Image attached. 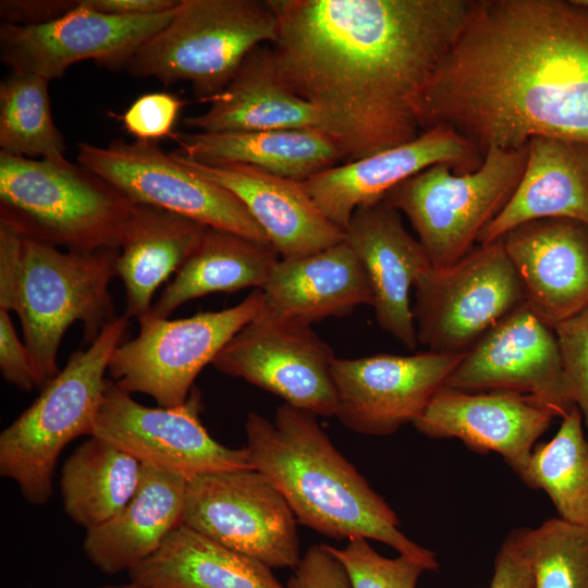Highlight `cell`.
<instances>
[{
	"label": "cell",
	"instance_id": "6da1fadb",
	"mask_svg": "<svg viewBox=\"0 0 588 588\" xmlns=\"http://www.w3.org/2000/svg\"><path fill=\"white\" fill-rule=\"evenodd\" d=\"M282 83L310 103L346 161L424 133L432 77L470 0H269Z\"/></svg>",
	"mask_w": 588,
	"mask_h": 588
},
{
	"label": "cell",
	"instance_id": "7a4b0ae2",
	"mask_svg": "<svg viewBox=\"0 0 588 588\" xmlns=\"http://www.w3.org/2000/svg\"><path fill=\"white\" fill-rule=\"evenodd\" d=\"M483 158L537 136L588 145V9L575 0H470L424 105Z\"/></svg>",
	"mask_w": 588,
	"mask_h": 588
},
{
	"label": "cell",
	"instance_id": "3957f363",
	"mask_svg": "<svg viewBox=\"0 0 588 588\" xmlns=\"http://www.w3.org/2000/svg\"><path fill=\"white\" fill-rule=\"evenodd\" d=\"M245 432L252 467L282 493L297 523L336 540L372 539L427 571L439 568L436 553L401 531L396 513L334 446L317 416L283 403L273 421L250 412Z\"/></svg>",
	"mask_w": 588,
	"mask_h": 588
},
{
	"label": "cell",
	"instance_id": "277c9868",
	"mask_svg": "<svg viewBox=\"0 0 588 588\" xmlns=\"http://www.w3.org/2000/svg\"><path fill=\"white\" fill-rule=\"evenodd\" d=\"M133 206L79 163L0 151V222L24 238L81 254L119 248Z\"/></svg>",
	"mask_w": 588,
	"mask_h": 588
},
{
	"label": "cell",
	"instance_id": "5b68a950",
	"mask_svg": "<svg viewBox=\"0 0 588 588\" xmlns=\"http://www.w3.org/2000/svg\"><path fill=\"white\" fill-rule=\"evenodd\" d=\"M125 316L107 324L0 434V474L19 486L34 505L52 494L56 464L62 450L83 434L91 436L107 380L110 358L128 328Z\"/></svg>",
	"mask_w": 588,
	"mask_h": 588
},
{
	"label": "cell",
	"instance_id": "8992f818",
	"mask_svg": "<svg viewBox=\"0 0 588 588\" xmlns=\"http://www.w3.org/2000/svg\"><path fill=\"white\" fill-rule=\"evenodd\" d=\"M279 19L269 0H181L170 22L125 65L166 85L185 81L209 101L232 81L247 56L273 44Z\"/></svg>",
	"mask_w": 588,
	"mask_h": 588
},
{
	"label": "cell",
	"instance_id": "52a82bcc",
	"mask_svg": "<svg viewBox=\"0 0 588 588\" xmlns=\"http://www.w3.org/2000/svg\"><path fill=\"white\" fill-rule=\"evenodd\" d=\"M118 255L119 248L81 254L24 238L14 313L38 388L59 373L60 343L72 323L83 324L84 343L89 345L117 318L109 285L117 277Z\"/></svg>",
	"mask_w": 588,
	"mask_h": 588
},
{
	"label": "cell",
	"instance_id": "ba28073f",
	"mask_svg": "<svg viewBox=\"0 0 588 588\" xmlns=\"http://www.w3.org/2000/svg\"><path fill=\"white\" fill-rule=\"evenodd\" d=\"M527 160L520 149L490 148L474 171L431 166L392 188L384 201L406 216L433 268L468 253L514 193Z\"/></svg>",
	"mask_w": 588,
	"mask_h": 588
},
{
	"label": "cell",
	"instance_id": "9c48e42d",
	"mask_svg": "<svg viewBox=\"0 0 588 588\" xmlns=\"http://www.w3.org/2000/svg\"><path fill=\"white\" fill-rule=\"evenodd\" d=\"M265 308L261 290L219 311L198 313L181 319H138L136 338L113 352L108 372L123 391L151 396L161 407H175L188 397L203 368L225 344Z\"/></svg>",
	"mask_w": 588,
	"mask_h": 588
},
{
	"label": "cell",
	"instance_id": "30bf717a",
	"mask_svg": "<svg viewBox=\"0 0 588 588\" xmlns=\"http://www.w3.org/2000/svg\"><path fill=\"white\" fill-rule=\"evenodd\" d=\"M418 343L428 351L464 354L493 326L525 304L502 240L478 244L445 268L430 266L414 283Z\"/></svg>",
	"mask_w": 588,
	"mask_h": 588
},
{
	"label": "cell",
	"instance_id": "8fae6325",
	"mask_svg": "<svg viewBox=\"0 0 588 588\" xmlns=\"http://www.w3.org/2000/svg\"><path fill=\"white\" fill-rule=\"evenodd\" d=\"M77 161L134 204L269 244L262 229L232 193L188 170L156 142L115 139L108 146L81 142Z\"/></svg>",
	"mask_w": 588,
	"mask_h": 588
},
{
	"label": "cell",
	"instance_id": "7c38bea8",
	"mask_svg": "<svg viewBox=\"0 0 588 588\" xmlns=\"http://www.w3.org/2000/svg\"><path fill=\"white\" fill-rule=\"evenodd\" d=\"M181 524L270 568L294 569L302 559L293 511L254 468L187 480Z\"/></svg>",
	"mask_w": 588,
	"mask_h": 588
},
{
	"label": "cell",
	"instance_id": "4fadbf2b",
	"mask_svg": "<svg viewBox=\"0 0 588 588\" xmlns=\"http://www.w3.org/2000/svg\"><path fill=\"white\" fill-rule=\"evenodd\" d=\"M201 409L196 387L179 406L149 407L108 379L91 436L186 480L253 468L246 448L230 449L210 436L200 421Z\"/></svg>",
	"mask_w": 588,
	"mask_h": 588
},
{
	"label": "cell",
	"instance_id": "5bb4252c",
	"mask_svg": "<svg viewBox=\"0 0 588 588\" xmlns=\"http://www.w3.org/2000/svg\"><path fill=\"white\" fill-rule=\"evenodd\" d=\"M335 356L311 324L261 314L238 331L211 365L314 414L335 415Z\"/></svg>",
	"mask_w": 588,
	"mask_h": 588
},
{
	"label": "cell",
	"instance_id": "9a60e30c",
	"mask_svg": "<svg viewBox=\"0 0 588 588\" xmlns=\"http://www.w3.org/2000/svg\"><path fill=\"white\" fill-rule=\"evenodd\" d=\"M464 354L427 351L335 357L331 367L334 416L360 434H393L421 416Z\"/></svg>",
	"mask_w": 588,
	"mask_h": 588
},
{
	"label": "cell",
	"instance_id": "2e32d148",
	"mask_svg": "<svg viewBox=\"0 0 588 588\" xmlns=\"http://www.w3.org/2000/svg\"><path fill=\"white\" fill-rule=\"evenodd\" d=\"M444 385L467 392L522 394L561 418L575 407L566 390L554 329L526 303L464 354Z\"/></svg>",
	"mask_w": 588,
	"mask_h": 588
},
{
	"label": "cell",
	"instance_id": "e0dca14e",
	"mask_svg": "<svg viewBox=\"0 0 588 588\" xmlns=\"http://www.w3.org/2000/svg\"><path fill=\"white\" fill-rule=\"evenodd\" d=\"M174 11L117 16L86 8L77 0L70 12L45 24L1 23L0 58L11 71L50 81L85 60L109 69L125 68L136 50L170 22Z\"/></svg>",
	"mask_w": 588,
	"mask_h": 588
},
{
	"label": "cell",
	"instance_id": "ac0fdd59",
	"mask_svg": "<svg viewBox=\"0 0 588 588\" xmlns=\"http://www.w3.org/2000/svg\"><path fill=\"white\" fill-rule=\"evenodd\" d=\"M483 158L453 130L437 125L405 144L326 169L302 185L321 212L345 231L356 209L375 205L406 179L438 164L456 173L476 170Z\"/></svg>",
	"mask_w": 588,
	"mask_h": 588
},
{
	"label": "cell",
	"instance_id": "d6986e66",
	"mask_svg": "<svg viewBox=\"0 0 588 588\" xmlns=\"http://www.w3.org/2000/svg\"><path fill=\"white\" fill-rule=\"evenodd\" d=\"M554 416L528 396L443 385L413 426L433 439L455 438L475 453H498L522 478L537 440Z\"/></svg>",
	"mask_w": 588,
	"mask_h": 588
},
{
	"label": "cell",
	"instance_id": "ffe728a7",
	"mask_svg": "<svg viewBox=\"0 0 588 588\" xmlns=\"http://www.w3.org/2000/svg\"><path fill=\"white\" fill-rule=\"evenodd\" d=\"M526 305L554 329L588 307V226L553 218L520 224L502 238Z\"/></svg>",
	"mask_w": 588,
	"mask_h": 588
},
{
	"label": "cell",
	"instance_id": "44dd1931",
	"mask_svg": "<svg viewBox=\"0 0 588 588\" xmlns=\"http://www.w3.org/2000/svg\"><path fill=\"white\" fill-rule=\"evenodd\" d=\"M344 232L367 273L379 327L416 350L409 294L419 274L431 266L424 247L384 200L356 209Z\"/></svg>",
	"mask_w": 588,
	"mask_h": 588
},
{
	"label": "cell",
	"instance_id": "7402d4cb",
	"mask_svg": "<svg viewBox=\"0 0 588 588\" xmlns=\"http://www.w3.org/2000/svg\"><path fill=\"white\" fill-rule=\"evenodd\" d=\"M172 154L188 170L232 193L281 259L305 257L345 240V232L321 212L302 182L250 166L204 164Z\"/></svg>",
	"mask_w": 588,
	"mask_h": 588
},
{
	"label": "cell",
	"instance_id": "603a6c76",
	"mask_svg": "<svg viewBox=\"0 0 588 588\" xmlns=\"http://www.w3.org/2000/svg\"><path fill=\"white\" fill-rule=\"evenodd\" d=\"M553 218L588 226V145L537 136L527 145L526 164L514 193L481 231L477 245L498 241L526 222Z\"/></svg>",
	"mask_w": 588,
	"mask_h": 588
},
{
	"label": "cell",
	"instance_id": "cb8c5ba5",
	"mask_svg": "<svg viewBox=\"0 0 588 588\" xmlns=\"http://www.w3.org/2000/svg\"><path fill=\"white\" fill-rule=\"evenodd\" d=\"M261 291L265 314L309 324L373 303L363 264L345 240L305 257L280 258Z\"/></svg>",
	"mask_w": 588,
	"mask_h": 588
},
{
	"label": "cell",
	"instance_id": "d4e9b609",
	"mask_svg": "<svg viewBox=\"0 0 588 588\" xmlns=\"http://www.w3.org/2000/svg\"><path fill=\"white\" fill-rule=\"evenodd\" d=\"M187 480L142 464L138 487L112 518L86 532L83 550L101 572H130L151 556L181 524Z\"/></svg>",
	"mask_w": 588,
	"mask_h": 588
},
{
	"label": "cell",
	"instance_id": "484cf974",
	"mask_svg": "<svg viewBox=\"0 0 588 588\" xmlns=\"http://www.w3.org/2000/svg\"><path fill=\"white\" fill-rule=\"evenodd\" d=\"M208 102L207 111L186 118L183 124L211 133L305 128L327 133L317 110L280 79L270 45L255 48L226 87Z\"/></svg>",
	"mask_w": 588,
	"mask_h": 588
},
{
	"label": "cell",
	"instance_id": "4316f807",
	"mask_svg": "<svg viewBox=\"0 0 588 588\" xmlns=\"http://www.w3.org/2000/svg\"><path fill=\"white\" fill-rule=\"evenodd\" d=\"M176 150L204 164H245L303 182L345 162L336 140L320 130L174 133Z\"/></svg>",
	"mask_w": 588,
	"mask_h": 588
},
{
	"label": "cell",
	"instance_id": "83f0119b",
	"mask_svg": "<svg viewBox=\"0 0 588 588\" xmlns=\"http://www.w3.org/2000/svg\"><path fill=\"white\" fill-rule=\"evenodd\" d=\"M208 226L176 213L134 204L115 262L127 319L149 314L152 296L199 246Z\"/></svg>",
	"mask_w": 588,
	"mask_h": 588
},
{
	"label": "cell",
	"instance_id": "f1b7e54d",
	"mask_svg": "<svg viewBox=\"0 0 588 588\" xmlns=\"http://www.w3.org/2000/svg\"><path fill=\"white\" fill-rule=\"evenodd\" d=\"M128 576L144 588H287L262 562L183 524Z\"/></svg>",
	"mask_w": 588,
	"mask_h": 588
},
{
	"label": "cell",
	"instance_id": "f546056e",
	"mask_svg": "<svg viewBox=\"0 0 588 588\" xmlns=\"http://www.w3.org/2000/svg\"><path fill=\"white\" fill-rule=\"evenodd\" d=\"M279 259L270 244L207 228L199 246L164 287L150 313L168 318L194 298L252 286L261 290Z\"/></svg>",
	"mask_w": 588,
	"mask_h": 588
},
{
	"label": "cell",
	"instance_id": "4dcf8cb0",
	"mask_svg": "<svg viewBox=\"0 0 588 588\" xmlns=\"http://www.w3.org/2000/svg\"><path fill=\"white\" fill-rule=\"evenodd\" d=\"M140 470L135 457L91 436L63 464L60 483L65 513L86 530L102 525L132 499Z\"/></svg>",
	"mask_w": 588,
	"mask_h": 588
},
{
	"label": "cell",
	"instance_id": "1f68e13d",
	"mask_svg": "<svg viewBox=\"0 0 588 588\" xmlns=\"http://www.w3.org/2000/svg\"><path fill=\"white\" fill-rule=\"evenodd\" d=\"M522 481L543 490L561 519L588 527V436L577 406L550 441L536 443Z\"/></svg>",
	"mask_w": 588,
	"mask_h": 588
},
{
	"label": "cell",
	"instance_id": "d6a6232c",
	"mask_svg": "<svg viewBox=\"0 0 588 588\" xmlns=\"http://www.w3.org/2000/svg\"><path fill=\"white\" fill-rule=\"evenodd\" d=\"M50 79L11 71L0 84V147L17 157L63 160L64 137L53 122Z\"/></svg>",
	"mask_w": 588,
	"mask_h": 588
},
{
	"label": "cell",
	"instance_id": "836d02e7",
	"mask_svg": "<svg viewBox=\"0 0 588 588\" xmlns=\"http://www.w3.org/2000/svg\"><path fill=\"white\" fill-rule=\"evenodd\" d=\"M517 529L534 588H588V527L554 517Z\"/></svg>",
	"mask_w": 588,
	"mask_h": 588
},
{
	"label": "cell",
	"instance_id": "e575fe53",
	"mask_svg": "<svg viewBox=\"0 0 588 588\" xmlns=\"http://www.w3.org/2000/svg\"><path fill=\"white\" fill-rule=\"evenodd\" d=\"M327 546L343 564L351 588H416L420 574L427 571L405 555L389 559L379 554L362 537L347 540L343 548Z\"/></svg>",
	"mask_w": 588,
	"mask_h": 588
},
{
	"label": "cell",
	"instance_id": "d590c367",
	"mask_svg": "<svg viewBox=\"0 0 588 588\" xmlns=\"http://www.w3.org/2000/svg\"><path fill=\"white\" fill-rule=\"evenodd\" d=\"M569 399L588 434V307L554 327Z\"/></svg>",
	"mask_w": 588,
	"mask_h": 588
},
{
	"label": "cell",
	"instance_id": "8d00e7d4",
	"mask_svg": "<svg viewBox=\"0 0 588 588\" xmlns=\"http://www.w3.org/2000/svg\"><path fill=\"white\" fill-rule=\"evenodd\" d=\"M183 101L163 91L144 94L120 117L126 132L137 140L172 137Z\"/></svg>",
	"mask_w": 588,
	"mask_h": 588
},
{
	"label": "cell",
	"instance_id": "74e56055",
	"mask_svg": "<svg viewBox=\"0 0 588 588\" xmlns=\"http://www.w3.org/2000/svg\"><path fill=\"white\" fill-rule=\"evenodd\" d=\"M287 588H351L343 564L324 543L313 544L302 556Z\"/></svg>",
	"mask_w": 588,
	"mask_h": 588
},
{
	"label": "cell",
	"instance_id": "f35d334b",
	"mask_svg": "<svg viewBox=\"0 0 588 588\" xmlns=\"http://www.w3.org/2000/svg\"><path fill=\"white\" fill-rule=\"evenodd\" d=\"M0 371L7 382L23 392H29L37 387L29 351L19 339L9 311L2 309H0Z\"/></svg>",
	"mask_w": 588,
	"mask_h": 588
},
{
	"label": "cell",
	"instance_id": "ab89813d",
	"mask_svg": "<svg viewBox=\"0 0 588 588\" xmlns=\"http://www.w3.org/2000/svg\"><path fill=\"white\" fill-rule=\"evenodd\" d=\"M489 588H534V574L522 547L518 529L511 530L502 542L493 566Z\"/></svg>",
	"mask_w": 588,
	"mask_h": 588
},
{
	"label": "cell",
	"instance_id": "60d3db41",
	"mask_svg": "<svg viewBox=\"0 0 588 588\" xmlns=\"http://www.w3.org/2000/svg\"><path fill=\"white\" fill-rule=\"evenodd\" d=\"M24 237L0 222V309L14 311L22 272Z\"/></svg>",
	"mask_w": 588,
	"mask_h": 588
},
{
	"label": "cell",
	"instance_id": "b9f144b4",
	"mask_svg": "<svg viewBox=\"0 0 588 588\" xmlns=\"http://www.w3.org/2000/svg\"><path fill=\"white\" fill-rule=\"evenodd\" d=\"M77 0H1L2 23L33 26L53 21L74 9Z\"/></svg>",
	"mask_w": 588,
	"mask_h": 588
},
{
	"label": "cell",
	"instance_id": "7bdbcfd3",
	"mask_svg": "<svg viewBox=\"0 0 588 588\" xmlns=\"http://www.w3.org/2000/svg\"><path fill=\"white\" fill-rule=\"evenodd\" d=\"M181 0H79L86 8L117 16H147L177 8Z\"/></svg>",
	"mask_w": 588,
	"mask_h": 588
},
{
	"label": "cell",
	"instance_id": "ee69618b",
	"mask_svg": "<svg viewBox=\"0 0 588 588\" xmlns=\"http://www.w3.org/2000/svg\"><path fill=\"white\" fill-rule=\"evenodd\" d=\"M100 588H144V587H140V586H137L135 584H128V585H122V586H105V587H100Z\"/></svg>",
	"mask_w": 588,
	"mask_h": 588
},
{
	"label": "cell",
	"instance_id": "f6af8a7d",
	"mask_svg": "<svg viewBox=\"0 0 588 588\" xmlns=\"http://www.w3.org/2000/svg\"><path fill=\"white\" fill-rule=\"evenodd\" d=\"M575 2L588 9V0H575Z\"/></svg>",
	"mask_w": 588,
	"mask_h": 588
}]
</instances>
